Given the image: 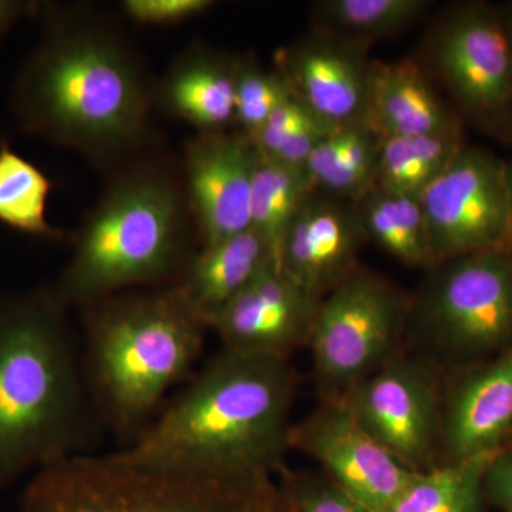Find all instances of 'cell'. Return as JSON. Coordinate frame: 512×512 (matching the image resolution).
Masks as SVG:
<instances>
[{
	"mask_svg": "<svg viewBox=\"0 0 512 512\" xmlns=\"http://www.w3.org/2000/svg\"><path fill=\"white\" fill-rule=\"evenodd\" d=\"M42 36L13 84L23 130L104 173L153 148V79L119 23L90 5L42 2Z\"/></svg>",
	"mask_w": 512,
	"mask_h": 512,
	"instance_id": "obj_1",
	"label": "cell"
},
{
	"mask_svg": "<svg viewBox=\"0 0 512 512\" xmlns=\"http://www.w3.org/2000/svg\"><path fill=\"white\" fill-rule=\"evenodd\" d=\"M70 313L50 284L0 293V493L29 471L94 454L107 434Z\"/></svg>",
	"mask_w": 512,
	"mask_h": 512,
	"instance_id": "obj_2",
	"label": "cell"
},
{
	"mask_svg": "<svg viewBox=\"0 0 512 512\" xmlns=\"http://www.w3.org/2000/svg\"><path fill=\"white\" fill-rule=\"evenodd\" d=\"M299 390L291 360L221 348L130 446L134 463L278 474Z\"/></svg>",
	"mask_w": 512,
	"mask_h": 512,
	"instance_id": "obj_3",
	"label": "cell"
},
{
	"mask_svg": "<svg viewBox=\"0 0 512 512\" xmlns=\"http://www.w3.org/2000/svg\"><path fill=\"white\" fill-rule=\"evenodd\" d=\"M70 238L72 256L50 284L70 311L113 293L175 284L200 248L181 164L150 148L114 168Z\"/></svg>",
	"mask_w": 512,
	"mask_h": 512,
	"instance_id": "obj_4",
	"label": "cell"
},
{
	"mask_svg": "<svg viewBox=\"0 0 512 512\" xmlns=\"http://www.w3.org/2000/svg\"><path fill=\"white\" fill-rule=\"evenodd\" d=\"M77 312L87 393L107 433L130 446L190 379L210 329L173 286L113 293Z\"/></svg>",
	"mask_w": 512,
	"mask_h": 512,
	"instance_id": "obj_5",
	"label": "cell"
},
{
	"mask_svg": "<svg viewBox=\"0 0 512 512\" xmlns=\"http://www.w3.org/2000/svg\"><path fill=\"white\" fill-rule=\"evenodd\" d=\"M23 512H292L274 474L134 463L114 453L37 471Z\"/></svg>",
	"mask_w": 512,
	"mask_h": 512,
	"instance_id": "obj_6",
	"label": "cell"
},
{
	"mask_svg": "<svg viewBox=\"0 0 512 512\" xmlns=\"http://www.w3.org/2000/svg\"><path fill=\"white\" fill-rule=\"evenodd\" d=\"M512 348V245L436 262L412 292L404 349L444 372Z\"/></svg>",
	"mask_w": 512,
	"mask_h": 512,
	"instance_id": "obj_7",
	"label": "cell"
},
{
	"mask_svg": "<svg viewBox=\"0 0 512 512\" xmlns=\"http://www.w3.org/2000/svg\"><path fill=\"white\" fill-rule=\"evenodd\" d=\"M420 63L464 126L512 146V43L497 5L466 0L437 13Z\"/></svg>",
	"mask_w": 512,
	"mask_h": 512,
	"instance_id": "obj_8",
	"label": "cell"
},
{
	"mask_svg": "<svg viewBox=\"0 0 512 512\" xmlns=\"http://www.w3.org/2000/svg\"><path fill=\"white\" fill-rule=\"evenodd\" d=\"M412 292L365 264L320 301L308 349L319 400H342L406 340Z\"/></svg>",
	"mask_w": 512,
	"mask_h": 512,
	"instance_id": "obj_9",
	"label": "cell"
},
{
	"mask_svg": "<svg viewBox=\"0 0 512 512\" xmlns=\"http://www.w3.org/2000/svg\"><path fill=\"white\" fill-rule=\"evenodd\" d=\"M446 372L403 349L356 384L342 402L403 467L426 473L441 466V409Z\"/></svg>",
	"mask_w": 512,
	"mask_h": 512,
	"instance_id": "obj_10",
	"label": "cell"
},
{
	"mask_svg": "<svg viewBox=\"0 0 512 512\" xmlns=\"http://www.w3.org/2000/svg\"><path fill=\"white\" fill-rule=\"evenodd\" d=\"M431 265L512 245V191L507 163L467 144L420 197Z\"/></svg>",
	"mask_w": 512,
	"mask_h": 512,
	"instance_id": "obj_11",
	"label": "cell"
},
{
	"mask_svg": "<svg viewBox=\"0 0 512 512\" xmlns=\"http://www.w3.org/2000/svg\"><path fill=\"white\" fill-rule=\"evenodd\" d=\"M288 443L373 512H389L414 474L357 423L342 400H319L292 423Z\"/></svg>",
	"mask_w": 512,
	"mask_h": 512,
	"instance_id": "obj_12",
	"label": "cell"
},
{
	"mask_svg": "<svg viewBox=\"0 0 512 512\" xmlns=\"http://www.w3.org/2000/svg\"><path fill=\"white\" fill-rule=\"evenodd\" d=\"M258 153L241 131L195 133L181 157L185 194L200 247L251 228L249 202Z\"/></svg>",
	"mask_w": 512,
	"mask_h": 512,
	"instance_id": "obj_13",
	"label": "cell"
},
{
	"mask_svg": "<svg viewBox=\"0 0 512 512\" xmlns=\"http://www.w3.org/2000/svg\"><path fill=\"white\" fill-rule=\"evenodd\" d=\"M320 301L272 262L210 320L208 328L217 333L222 348L291 360L299 349H308Z\"/></svg>",
	"mask_w": 512,
	"mask_h": 512,
	"instance_id": "obj_14",
	"label": "cell"
},
{
	"mask_svg": "<svg viewBox=\"0 0 512 512\" xmlns=\"http://www.w3.org/2000/svg\"><path fill=\"white\" fill-rule=\"evenodd\" d=\"M370 47L312 29L279 47L274 67L292 96L323 123L333 128L363 124L373 60Z\"/></svg>",
	"mask_w": 512,
	"mask_h": 512,
	"instance_id": "obj_15",
	"label": "cell"
},
{
	"mask_svg": "<svg viewBox=\"0 0 512 512\" xmlns=\"http://www.w3.org/2000/svg\"><path fill=\"white\" fill-rule=\"evenodd\" d=\"M512 443V348L446 373L441 466L493 456Z\"/></svg>",
	"mask_w": 512,
	"mask_h": 512,
	"instance_id": "obj_16",
	"label": "cell"
},
{
	"mask_svg": "<svg viewBox=\"0 0 512 512\" xmlns=\"http://www.w3.org/2000/svg\"><path fill=\"white\" fill-rule=\"evenodd\" d=\"M367 244L356 202L312 190L285 231L276 264L323 298L362 264L360 252Z\"/></svg>",
	"mask_w": 512,
	"mask_h": 512,
	"instance_id": "obj_17",
	"label": "cell"
},
{
	"mask_svg": "<svg viewBox=\"0 0 512 512\" xmlns=\"http://www.w3.org/2000/svg\"><path fill=\"white\" fill-rule=\"evenodd\" d=\"M238 60L239 55L207 43H191L156 80V109L190 124L197 133L231 130Z\"/></svg>",
	"mask_w": 512,
	"mask_h": 512,
	"instance_id": "obj_18",
	"label": "cell"
},
{
	"mask_svg": "<svg viewBox=\"0 0 512 512\" xmlns=\"http://www.w3.org/2000/svg\"><path fill=\"white\" fill-rule=\"evenodd\" d=\"M367 123L382 138L466 130L424 67L413 59L372 60Z\"/></svg>",
	"mask_w": 512,
	"mask_h": 512,
	"instance_id": "obj_19",
	"label": "cell"
},
{
	"mask_svg": "<svg viewBox=\"0 0 512 512\" xmlns=\"http://www.w3.org/2000/svg\"><path fill=\"white\" fill-rule=\"evenodd\" d=\"M272 262H276L274 249L249 228L235 237L198 248L183 274L170 286L208 326Z\"/></svg>",
	"mask_w": 512,
	"mask_h": 512,
	"instance_id": "obj_20",
	"label": "cell"
},
{
	"mask_svg": "<svg viewBox=\"0 0 512 512\" xmlns=\"http://www.w3.org/2000/svg\"><path fill=\"white\" fill-rule=\"evenodd\" d=\"M382 143L367 123L335 128L312 151L303 174L312 190L357 202L375 187Z\"/></svg>",
	"mask_w": 512,
	"mask_h": 512,
	"instance_id": "obj_21",
	"label": "cell"
},
{
	"mask_svg": "<svg viewBox=\"0 0 512 512\" xmlns=\"http://www.w3.org/2000/svg\"><path fill=\"white\" fill-rule=\"evenodd\" d=\"M467 144L466 130L383 138L375 187L420 198Z\"/></svg>",
	"mask_w": 512,
	"mask_h": 512,
	"instance_id": "obj_22",
	"label": "cell"
},
{
	"mask_svg": "<svg viewBox=\"0 0 512 512\" xmlns=\"http://www.w3.org/2000/svg\"><path fill=\"white\" fill-rule=\"evenodd\" d=\"M356 205L369 242L403 265L429 268V237L420 198L373 187Z\"/></svg>",
	"mask_w": 512,
	"mask_h": 512,
	"instance_id": "obj_23",
	"label": "cell"
},
{
	"mask_svg": "<svg viewBox=\"0 0 512 512\" xmlns=\"http://www.w3.org/2000/svg\"><path fill=\"white\" fill-rule=\"evenodd\" d=\"M433 8L430 0H319L312 29L372 46L414 28Z\"/></svg>",
	"mask_w": 512,
	"mask_h": 512,
	"instance_id": "obj_24",
	"label": "cell"
},
{
	"mask_svg": "<svg viewBox=\"0 0 512 512\" xmlns=\"http://www.w3.org/2000/svg\"><path fill=\"white\" fill-rule=\"evenodd\" d=\"M52 181L36 164L0 143V222L20 234L64 241L69 234L47 220Z\"/></svg>",
	"mask_w": 512,
	"mask_h": 512,
	"instance_id": "obj_25",
	"label": "cell"
},
{
	"mask_svg": "<svg viewBox=\"0 0 512 512\" xmlns=\"http://www.w3.org/2000/svg\"><path fill=\"white\" fill-rule=\"evenodd\" d=\"M491 457L414 473L389 512H483L484 473Z\"/></svg>",
	"mask_w": 512,
	"mask_h": 512,
	"instance_id": "obj_26",
	"label": "cell"
},
{
	"mask_svg": "<svg viewBox=\"0 0 512 512\" xmlns=\"http://www.w3.org/2000/svg\"><path fill=\"white\" fill-rule=\"evenodd\" d=\"M311 191L303 171L258 158L252 181L249 217L251 228L274 249L275 259L286 229Z\"/></svg>",
	"mask_w": 512,
	"mask_h": 512,
	"instance_id": "obj_27",
	"label": "cell"
},
{
	"mask_svg": "<svg viewBox=\"0 0 512 512\" xmlns=\"http://www.w3.org/2000/svg\"><path fill=\"white\" fill-rule=\"evenodd\" d=\"M332 130L292 97L248 137L262 160L303 171L312 151Z\"/></svg>",
	"mask_w": 512,
	"mask_h": 512,
	"instance_id": "obj_28",
	"label": "cell"
},
{
	"mask_svg": "<svg viewBox=\"0 0 512 512\" xmlns=\"http://www.w3.org/2000/svg\"><path fill=\"white\" fill-rule=\"evenodd\" d=\"M292 97L288 83L275 67L266 69L254 53L239 55L235 82V127L238 131L247 136L254 133Z\"/></svg>",
	"mask_w": 512,
	"mask_h": 512,
	"instance_id": "obj_29",
	"label": "cell"
},
{
	"mask_svg": "<svg viewBox=\"0 0 512 512\" xmlns=\"http://www.w3.org/2000/svg\"><path fill=\"white\" fill-rule=\"evenodd\" d=\"M276 480L292 512H373L320 470H293L285 464Z\"/></svg>",
	"mask_w": 512,
	"mask_h": 512,
	"instance_id": "obj_30",
	"label": "cell"
},
{
	"mask_svg": "<svg viewBox=\"0 0 512 512\" xmlns=\"http://www.w3.org/2000/svg\"><path fill=\"white\" fill-rule=\"evenodd\" d=\"M214 0H124L121 12L141 26H173L210 12Z\"/></svg>",
	"mask_w": 512,
	"mask_h": 512,
	"instance_id": "obj_31",
	"label": "cell"
},
{
	"mask_svg": "<svg viewBox=\"0 0 512 512\" xmlns=\"http://www.w3.org/2000/svg\"><path fill=\"white\" fill-rule=\"evenodd\" d=\"M485 504L501 512H512V443L493 454L485 468Z\"/></svg>",
	"mask_w": 512,
	"mask_h": 512,
	"instance_id": "obj_32",
	"label": "cell"
},
{
	"mask_svg": "<svg viewBox=\"0 0 512 512\" xmlns=\"http://www.w3.org/2000/svg\"><path fill=\"white\" fill-rule=\"evenodd\" d=\"M42 2L29 0H0V42L8 36L10 30L25 18L37 16Z\"/></svg>",
	"mask_w": 512,
	"mask_h": 512,
	"instance_id": "obj_33",
	"label": "cell"
},
{
	"mask_svg": "<svg viewBox=\"0 0 512 512\" xmlns=\"http://www.w3.org/2000/svg\"><path fill=\"white\" fill-rule=\"evenodd\" d=\"M498 9H500L501 18H503L505 29H507L508 36H510L512 43V2L498 5Z\"/></svg>",
	"mask_w": 512,
	"mask_h": 512,
	"instance_id": "obj_34",
	"label": "cell"
},
{
	"mask_svg": "<svg viewBox=\"0 0 512 512\" xmlns=\"http://www.w3.org/2000/svg\"><path fill=\"white\" fill-rule=\"evenodd\" d=\"M507 163V175H508V183H510L511 191H512V158L510 161H505Z\"/></svg>",
	"mask_w": 512,
	"mask_h": 512,
	"instance_id": "obj_35",
	"label": "cell"
}]
</instances>
